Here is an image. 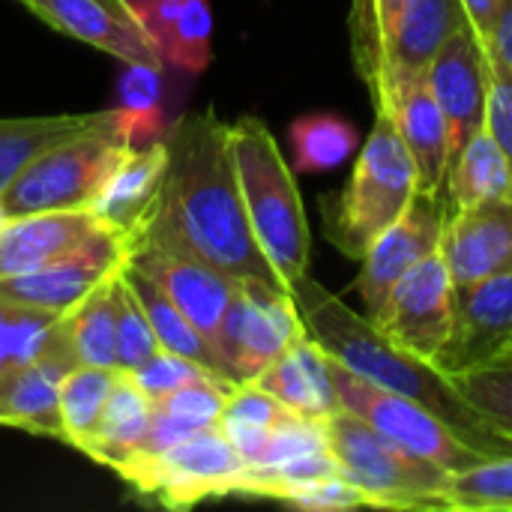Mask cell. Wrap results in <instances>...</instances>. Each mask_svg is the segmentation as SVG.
<instances>
[{
    "label": "cell",
    "mask_w": 512,
    "mask_h": 512,
    "mask_svg": "<svg viewBox=\"0 0 512 512\" xmlns=\"http://www.w3.org/2000/svg\"><path fill=\"white\" fill-rule=\"evenodd\" d=\"M150 423H153V399L129 378V372H120L105 402V411L99 417V426L81 453L90 456L96 465L117 471L123 462H129L144 450Z\"/></svg>",
    "instance_id": "cell-24"
},
{
    "label": "cell",
    "mask_w": 512,
    "mask_h": 512,
    "mask_svg": "<svg viewBox=\"0 0 512 512\" xmlns=\"http://www.w3.org/2000/svg\"><path fill=\"white\" fill-rule=\"evenodd\" d=\"M129 378L156 402V399H165L168 393H174V390H180L186 384H195V381H204V378H219V375L210 372L207 366L195 363L192 357L159 348L141 366L129 369Z\"/></svg>",
    "instance_id": "cell-39"
},
{
    "label": "cell",
    "mask_w": 512,
    "mask_h": 512,
    "mask_svg": "<svg viewBox=\"0 0 512 512\" xmlns=\"http://www.w3.org/2000/svg\"><path fill=\"white\" fill-rule=\"evenodd\" d=\"M105 222L90 210H39L9 216L0 225V276L30 273L72 252Z\"/></svg>",
    "instance_id": "cell-20"
},
{
    "label": "cell",
    "mask_w": 512,
    "mask_h": 512,
    "mask_svg": "<svg viewBox=\"0 0 512 512\" xmlns=\"http://www.w3.org/2000/svg\"><path fill=\"white\" fill-rule=\"evenodd\" d=\"M6 222V213H3V204H0V225Z\"/></svg>",
    "instance_id": "cell-45"
},
{
    "label": "cell",
    "mask_w": 512,
    "mask_h": 512,
    "mask_svg": "<svg viewBox=\"0 0 512 512\" xmlns=\"http://www.w3.org/2000/svg\"><path fill=\"white\" fill-rule=\"evenodd\" d=\"M378 114H387L405 141L420 192H444L450 168V126L426 72H384L369 90Z\"/></svg>",
    "instance_id": "cell-12"
},
{
    "label": "cell",
    "mask_w": 512,
    "mask_h": 512,
    "mask_svg": "<svg viewBox=\"0 0 512 512\" xmlns=\"http://www.w3.org/2000/svg\"><path fill=\"white\" fill-rule=\"evenodd\" d=\"M327 447L339 474L363 492L372 510H447V471L393 444L357 414L339 408L324 420Z\"/></svg>",
    "instance_id": "cell-6"
},
{
    "label": "cell",
    "mask_w": 512,
    "mask_h": 512,
    "mask_svg": "<svg viewBox=\"0 0 512 512\" xmlns=\"http://www.w3.org/2000/svg\"><path fill=\"white\" fill-rule=\"evenodd\" d=\"M162 3H174V0H129V6H132V12L138 15V21H141L147 12H153L156 6H162Z\"/></svg>",
    "instance_id": "cell-43"
},
{
    "label": "cell",
    "mask_w": 512,
    "mask_h": 512,
    "mask_svg": "<svg viewBox=\"0 0 512 512\" xmlns=\"http://www.w3.org/2000/svg\"><path fill=\"white\" fill-rule=\"evenodd\" d=\"M444 198L450 213L483 201L512 198L510 165L486 126L450 159L444 177Z\"/></svg>",
    "instance_id": "cell-25"
},
{
    "label": "cell",
    "mask_w": 512,
    "mask_h": 512,
    "mask_svg": "<svg viewBox=\"0 0 512 512\" xmlns=\"http://www.w3.org/2000/svg\"><path fill=\"white\" fill-rule=\"evenodd\" d=\"M252 384L267 390L288 411L309 420H327L330 414L339 411V396L330 375V357L312 336H300Z\"/></svg>",
    "instance_id": "cell-23"
},
{
    "label": "cell",
    "mask_w": 512,
    "mask_h": 512,
    "mask_svg": "<svg viewBox=\"0 0 512 512\" xmlns=\"http://www.w3.org/2000/svg\"><path fill=\"white\" fill-rule=\"evenodd\" d=\"M246 462L219 426L198 429L162 453L132 456L117 468V477L141 498L171 510H189L207 498L234 495Z\"/></svg>",
    "instance_id": "cell-7"
},
{
    "label": "cell",
    "mask_w": 512,
    "mask_h": 512,
    "mask_svg": "<svg viewBox=\"0 0 512 512\" xmlns=\"http://www.w3.org/2000/svg\"><path fill=\"white\" fill-rule=\"evenodd\" d=\"M291 417L294 411H288L279 399H273L258 384H237L225 402L219 429L222 432H267Z\"/></svg>",
    "instance_id": "cell-38"
},
{
    "label": "cell",
    "mask_w": 512,
    "mask_h": 512,
    "mask_svg": "<svg viewBox=\"0 0 512 512\" xmlns=\"http://www.w3.org/2000/svg\"><path fill=\"white\" fill-rule=\"evenodd\" d=\"M165 162H168L165 138L147 141V144H132L120 156L114 171L105 177L90 210L105 225L126 234L132 243L156 201V192H159V183L165 174Z\"/></svg>",
    "instance_id": "cell-21"
},
{
    "label": "cell",
    "mask_w": 512,
    "mask_h": 512,
    "mask_svg": "<svg viewBox=\"0 0 512 512\" xmlns=\"http://www.w3.org/2000/svg\"><path fill=\"white\" fill-rule=\"evenodd\" d=\"M456 285L450 267L438 252L414 264L390 291L381 321L375 324L393 345L432 360L444 345L453 321Z\"/></svg>",
    "instance_id": "cell-13"
},
{
    "label": "cell",
    "mask_w": 512,
    "mask_h": 512,
    "mask_svg": "<svg viewBox=\"0 0 512 512\" xmlns=\"http://www.w3.org/2000/svg\"><path fill=\"white\" fill-rule=\"evenodd\" d=\"M231 150L255 243L288 288L297 276L309 273L312 258V234L294 168L255 114L231 123Z\"/></svg>",
    "instance_id": "cell-3"
},
{
    "label": "cell",
    "mask_w": 512,
    "mask_h": 512,
    "mask_svg": "<svg viewBox=\"0 0 512 512\" xmlns=\"http://www.w3.org/2000/svg\"><path fill=\"white\" fill-rule=\"evenodd\" d=\"M117 270L111 276H105L84 300H78L63 315V327H66L72 354L84 366L117 369V342H114V276H117Z\"/></svg>",
    "instance_id": "cell-28"
},
{
    "label": "cell",
    "mask_w": 512,
    "mask_h": 512,
    "mask_svg": "<svg viewBox=\"0 0 512 512\" xmlns=\"http://www.w3.org/2000/svg\"><path fill=\"white\" fill-rule=\"evenodd\" d=\"M438 249L456 288L512 273V198L453 210Z\"/></svg>",
    "instance_id": "cell-19"
},
{
    "label": "cell",
    "mask_w": 512,
    "mask_h": 512,
    "mask_svg": "<svg viewBox=\"0 0 512 512\" xmlns=\"http://www.w3.org/2000/svg\"><path fill=\"white\" fill-rule=\"evenodd\" d=\"M288 294L297 303L306 336H312L324 348V354H330L333 360H339L360 378L426 405L471 450L489 459L512 456L510 435L495 429L459 393V387L432 366V360H423L393 345L366 315L354 312L348 303H342L333 291H327L309 273L297 276L288 285Z\"/></svg>",
    "instance_id": "cell-2"
},
{
    "label": "cell",
    "mask_w": 512,
    "mask_h": 512,
    "mask_svg": "<svg viewBox=\"0 0 512 512\" xmlns=\"http://www.w3.org/2000/svg\"><path fill=\"white\" fill-rule=\"evenodd\" d=\"M414 195V159L390 117L375 111V126L357 153L345 189L321 204L330 243L345 258L360 261L369 246L408 210Z\"/></svg>",
    "instance_id": "cell-5"
},
{
    "label": "cell",
    "mask_w": 512,
    "mask_h": 512,
    "mask_svg": "<svg viewBox=\"0 0 512 512\" xmlns=\"http://www.w3.org/2000/svg\"><path fill=\"white\" fill-rule=\"evenodd\" d=\"M306 336L288 288L240 279L219 330V360L231 384H252L282 351Z\"/></svg>",
    "instance_id": "cell-9"
},
{
    "label": "cell",
    "mask_w": 512,
    "mask_h": 512,
    "mask_svg": "<svg viewBox=\"0 0 512 512\" xmlns=\"http://www.w3.org/2000/svg\"><path fill=\"white\" fill-rule=\"evenodd\" d=\"M105 111L87 114H42V117H0V192L15 174L42 150L96 126Z\"/></svg>",
    "instance_id": "cell-27"
},
{
    "label": "cell",
    "mask_w": 512,
    "mask_h": 512,
    "mask_svg": "<svg viewBox=\"0 0 512 512\" xmlns=\"http://www.w3.org/2000/svg\"><path fill=\"white\" fill-rule=\"evenodd\" d=\"M129 252V237L102 225L72 252L36 267L30 273L0 276V294L18 303L42 306L66 315L78 300H84L105 276H111Z\"/></svg>",
    "instance_id": "cell-14"
},
{
    "label": "cell",
    "mask_w": 512,
    "mask_h": 512,
    "mask_svg": "<svg viewBox=\"0 0 512 512\" xmlns=\"http://www.w3.org/2000/svg\"><path fill=\"white\" fill-rule=\"evenodd\" d=\"M405 3L408 0H354L351 3V12H348L351 57H354V69L366 87L378 75L384 36Z\"/></svg>",
    "instance_id": "cell-34"
},
{
    "label": "cell",
    "mask_w": 512,
    "mask_h": 512,
    "mask_svg": "<svg viewBox=\"0 0 512 512\" xmlns=\"http://www.w3.org/2000/svg\"><path fill=\"white\" fill-rule=\"evenodd\" d=\"M465 24L471 21L462 0H408L384 36L375 81L384 72H426L444 42Z\"/></svg>",
    "instance_id": "cell-22"
},
{
    "label": "cell",
    "mask_w": 512,
    "mask_h": 512,
    "mask_svg": "<svg viewBox=\"0 0 512 512\" xmlns=\"http://www.w3.org/2000/svg\"><path fill=\"white\" fill-rule=\"evenodd\" d=\"M114 9H120V12H132V6H129V0H108ZM135 15V12H132Z\"/></svg>",
    "instance_id": "cell-44"
},
{
    "label": "cell",
    "mask_w": 512,
    "mask_h": 512,
    "mask_svg": "<svg viewBox=\"0 0 512 512\" xmlns=\"http://www.w3.org/2000/svg\"><path fill=\"white\" fill-rule=\"evenodd\" d=\"M48 27L87 42L126 66L165 69L162 51L132 12L114 9L108 0H21Z\"/></svg>",
    "instance_id": "cell-16"
},
{
    "label": "cell",
    "mask_w": 512,
    "mask_h": 512,
    "mask_svg": "<svg viewBox=\"0 0 512 512\" xmlns=\"http://www.w3.org/2000/svg\"><path fill=\"white\" fill-rule=\"evenodd\" d=\"M273 501H279V504H285V507H294V510L309 512H336L369 507V501L363 498V492L354 489L339 471H336V474H327V477L291 483V486H285Z\"/></svg>",
    "instance_id": "cell-40"
},
{
    "label": "cell",
    "mask_w": 512,
    "mask_h": 512,
    "mask_svg": "<svg viewBox=\"0 0 512 512\" xmlns=\"http://www.w3.org/2000/svg\"><path fill=\"white\" fill-rule=\"evenodd\" d=\"M495 48L501 51V57L512 66V0H501L498 9V21H495V33H492Z\"/></svg>",
    "instance_id": "cell-42"
},
{
    "label": "cell",
    "mask_w": 512,
    "mask_h": 512,
    "mask_svg": "<svg viewBox=\"0 0 512 512\" xmlns=\"http://www.w3.org/2000/svg\"><path fill=\"white\" fill-rule=\"evenodd\" d=\"M72 366H78V360L72 354V345L60 318V327L51 345L18 372L0 378V426H12L30 435L63 441L60 384Z\"/></svg>",
    "instance_id": "cell-18"
},
{
    "label": "cell",
    "mask_w": 512,
    "mask_h": 512,
    "mask_svg": "<svg viewBox=\"0 0 512 512\" xmlns=\"http://www.w3.org/2000/svg\"><path fill=\"white\" fill-rule=\"evenodd\" d=\"M441 498L447 510H512V456L486 459L468 471L450 474Z\"/></svg>",
    "instance_id": "cell-32"
},
{
    "label": "cell",
    "mask_w": 512,
    "mask_h": 512,
    "mask_svg": "<svg viewBox=\"0 0 512 512\" xmlns=\"http://www.w3.org/2000/svg\"><path fill=\"white\" fill-rule=\"evenodd\" d=\"M447 219H450V207L444 192L417 189L408 210L360 258V273L354 285L363 300V315L372 324L381 321L393 285L426 255L438 252Z\"/></svg>",
    "instance_id": "cell-11"
},
{
    "label": "cell",
    "mask_w": 512,
    "mask_h": 512,
    "mask_svg": "<svg viewBox=\"0 0 512 512\" xmlns=\"http://www.w3.org/2000/svg\"><path fill=\"white\" fill-rule=\"evenodd\" d=\"M120 369L105 366H72L60 384V420H63V444L84 450L93 438L105 402L114 390Z\"/></svg>",
    "instance_id": "cell-29"
},
{
    "label": "cell",
    "mask_w": 512,
    "mask_h": 512,
    "mask_svg": "<svg viewBox=\"0 0 512 512\" xmlns=\"http://www.w3.org/2000/svg\"><path fill=\"white\" fill-rule=\"evenodd\" d=\"M114 342H117V369L120 372L141 366L147 357H153L159 351L153 327H150L138 297L120 276V270L114 276Z\"/></svg>",
    "instance_id": "cell-35"
},
{
    "label": "cell",
    "mask_w": 512,
    "mask_h": 512,
    "mask_svg": "<svg viewBox=\"0 0 512 512\" xmlns=\"http://www.w3.org/2000/svg\"><path fill=\"white\" fill-rule=\"evenodd\" d=\"M450 126V159L486 126V60L471 24L456 30L426 69Z\"/></svg>",
    "instance_id": "cell-17"
},
{
    "label": "cell",
    "mask_w": 512,
    "mask_h": 512,
    "mask_svg": "<svg viewBox=\"0 0 512 512\" xmlns=\"http://www.w3.org/2000/svg\"><path fill=\"white\" fill-rule=\"evenodd\" d=\"M120 276L126 279V285L132 288V294L138 297L150 327H153V336L159 342L162 351H174V354H183V357H192L195 363L207 366L210 372H216L219 378H225L222 372V363L216 357V351L210 348V342L192 327V321L171 303V297L141 270H135L126 258L120 264ZM228 381V378H225Z\"/></svg>",
    "instance_id": "cell-26"
},
{
    "label": "cell",
    "mask_w": 512,
    "mask_h": 512,
    "mask_svg": "<svg viewBox=\"0 0 512 512\" xmlns=\"http://www.w3.org/2000/svg\"><path fill=\"white\" fill-rule=\"evenodd\" d=\"M126 261L135 270L147 273L171 297V303L192 321V327L210 342V348L219 357L222 318H225V309H228L240 279H234L210 264L174 255V252L150 246V243H129Z\"/></svg>",
    "instance_id": "cell-15"
},
{
    "label": "cell",
    "mask_w": 512,
    "mask_h": 512,
    "mask_svg": "<svg viewBox=\"0 0 512 512\" xmlns=\"http://www.w3.org/2000/svg\"><path fill=\"white\" fill-rule=\"evenodd\" d=\"M465 12H468V21L480 39V45L492 42V33H495V21H498V9H501V0H462Z\"/></svg>",
    "instance_id": "cell-41"
},
{
    "label": "cell",
    "mask_w": 512,
    "mask_h": 512,
    "mask_svg": "<svg viewBox=\"0 0 512 512\" xmlns=\"http://www.w3.org/2000/svg\"><path fill=\"white\" fill-rule=\"evenodd\" d=\"M210 36H213L210 0H183L174 18L168 21V27L162 30V36L156 39V45L165 63H174L189 72H201L213 57Z\"/></svg>",
    "instance_id": "cell-33"
},
{
    "label": "cell",
    "mask_w": 512,
    "mask_h": 512,
    "mask_svg": "<svg viewBox=\"0 0 512 512\" xmlns=\"http://www.w3.org/2000/svg\"><path fill=\"white\" fill-rule=\"evenodd\" d=\"M291 153H294V171L300 174H321L333 171L357 150V129L339 114L315 111L303 114L288 129Z\"/></svg>",
    "instance_id": "cell-30"
},
{
    "label": "cell",
    "mask_w": 512,
    "mask_h": 512,
    "mask_svg": "<svg viewBox=\"0 0 512 512\" xmlns=\"http://www.w3.org/2000/svg\"><path fill=\"white\" fill-rule=\"evenodd\" d=\"M330 375H333V387L339 396V408L357 414L375 432H381L393 444L405 447L408 453L438 465L441 471L459 474V471H468L489 459V456L471 450L426 405L360 378L357 372H351L348 366H342L333 357H330Z\"/></svg>",
    "instance_id": "cell-8"
},
{
    "label": "cell",
    "mask_w": 512,
    "mask_h": 512,
    "mask_svg": "<svg viewBox=\"0 0 512 512\" xmlns=\"http://www.w3.org/2000/svg\"><path fill=\"white\" fill-rule=\"evenodd\" d=\"M141 126H147V114L120 105L108 108L96 126L42 150L0 192L6 219L39 210L90 207L105 177L135 144Z\"/></svg>",
    "instance_id": "cell-4"
},
{
    "label": "cell",
    "mask_w": 512,
    "mask_h": 512,
    "mask_svg": "<svg viewBox=\"0 0 512 512\" xmlns=\"http://www.w3.org/2000/svg\"><path fill=\"white\" fill-rule=\"evenodd\" d=\"M453 384L495 429L512 438V354L492 366L453 378Z\"/></svg>",
    "instance_id": "cell-36"
},
{
    "label": "cell",
    "mask_w": 512,
    "mask_h": 512,
    "mask_svg": "<svg viewBox=\"0 0 512 512\" xmlns=\"http://www.w3.org/2000/svg\"><path fill=\"white\" fill-rule=\"evenodd\" d=\"M60 312L18 303L0 294V378L36 360L60 327Z\"/></svg>",
    "instance_id": "cell-31"
},
{
    "label": "cell",
    "mask_w": 512,
    "mask_h": 512,
    "mask_svg": "<svg viewBox=\"0 0 512 512\" xmlns=\"http://www.w3.org/2000/svg\"><path fill=\"white\" fill-rule=\"evenodd\" d=\"M168 162L156 201L132 243L210 264L234 279L285 288L255 243L237 180L231 123L216 108L183 114L165 135Z\"/></svg>",
    "instance_id": "cell-1"
},
{
    "label": "cell",
    "mask_w": 512,
    "mask_h": 512,
    "mask_svg": "<svg viewBox=\"0 0 512 512\" xmlns=\"http://www.w3.org/2000/svg\"><path fill=\"white\" fill-rule=\"evenodd\" d=\"M512 354V273L456 288L453 321L432 366L453 378Z\"/></svg>",
    "instance_id": "cell-10"
},
{
    "label": "cell",
    "mask_w": 512,
    "mask_h": 512,
    "mask_svg": "<svg viewBox=\"0 0 512 512\" xmlns=\"http://www.w3.org/2000/svg\"><path fill=\"white\" fill-rule=\"evenodd\" d=\"M486 60V129L498 141L512 174V66L495 42L483 45Z\"/></svg>",
    "instance_id": "cell-37"
}]
</instances>
